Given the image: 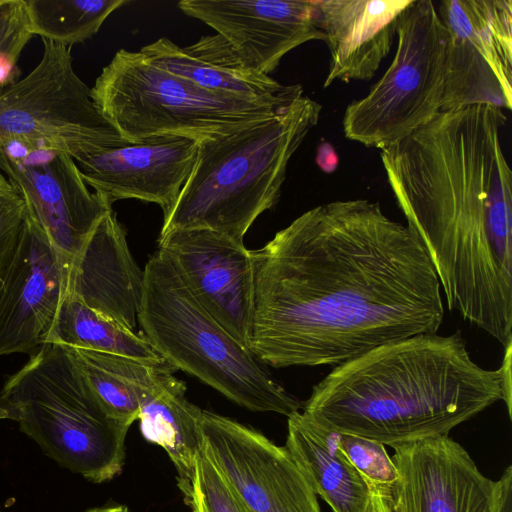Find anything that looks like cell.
Returning a JSON list of instances; mask_svg holds the SVG:
<instances>
[{
  "label": "cell",
  "mask_w": 512,
  "mask_h": 512,
  "mask_svg": "<svg viewBox=\"0 0 512 512\" xmlns=\"http://www.w3.org/2000/svg\"><path fill=\"white\" fill-rule=\"evenodd\" d=\"M158 249L203 308L248 348L253 266L244 243L208 229H177L159 235Z\"/></svg>",
  "instance_id": "cell-14"
},
{
  "label": "cell",
  "mask_w": 512,
  "mask_h": 512,
  "mask_svg": "<svg viewBox=\"0 0 512 512\" xmlns=\"http://www.w3.org/2000/svg\"><path fill=\"white\" fill-rule=\"evenodd\" d=\"M67 265L27 209L16 254L0 270V356L30 352L44 343Z\"/></svg>",
  "instance_id": "cell-16"
},
{
  "label": "cell",
  "mask_w": 512,
  "mask_h": 512,
  "mask_svg": "<svg viewBox=\"0 0 512 512\" xmlns=\"http://www.w3.org/2000/svg\"><path fill=\"white\" fill-rule=\"evenodd\" d=\"M143 288L144 270L135 262L112 209L68 263L63 294L135 332Z\"/></svg>",
  "instance_id": "cell-18"
},
{
  "label": "cell",
  "mask_w": 512,
  "mask_h": 512,
  "mask_svg": "<svg viewBox=\"0 0 512 512\" xmlns=\"http://www.w3.org/2000/svg\"><path fill=\"white\" fill-rule=\"evenodd\" d=\"M38 64L0 92V143L22 140L58 149L76 163L125 140L77 75L71 48L43 39Z\"/></svg>",
  "instance_id": "cell-9"
},
{
  "label": "cell",
  "mask_w": 512,
  "mask_h": 512,
  "mask_svg": "<svg viewBox=\"0 0 512 512\" xmlns=\"http://www.w3.org/2000/svg\"><path fill=\"white\" fill-rule=\"evenodd\" d=\"M200 448L245 512H321L288 450L254 428L202 410Z\"/></svg>",
  "instance_id": "cell-12"
},
{
  "label": "cell",
  "mask_w": 512,
  "mask_h": 512,
  "mask_svg": "<svg viewBox=\"0 0 512 512\" xmlns=\"http://www.w3.org/2000/svg\"><path fill=\"white\" fill-rule=\"evenodd\" d=\"M26 216L25 201L0 172V270L16 254Z\"/></svg>",
  "instance_id": "cell-28"
},
{
  "label": "cell",
  "mask_w": 512,
  "mask_h": 512,
  "mask_svg": "<svg viewBox=\"0 0 512 512\" xmlns=\"http://www.w3.org/2000/svg\"><path fill=\"white\" fill-rule=\"evenodd\" d=\"M0 406L61 467L93 483L121 474L131 425L106 412L65 346L42 344L8 377Z\"/></svg>",
  "instance_id": "cell-6"
},
{
  "label": "cell",
  "mask_w": 512,
  "mask_h": 512,
  "mask_svg": "<svg viewBox=\"0 0 512 512\" xmlns=\"http://www.w3.org/2000/svg\"><path fill=\"white\" fill-rule=\"evenodd\" d=\"M201 137L162 134L102 149L78 163L86 184L112 203L137 199L163 213L176 201L198 155Z\"/></svg>",
  "instance_id": "cell-17"
},
{
  "label": "cell",
  "mask_w": 512,
  "mask_h": 512,
  "mask_svg": "<svg viewBox=\"0 0 512 512\" xmlns=\"http://www.w3.org/2000/svg\"><path fill=\"white\" fill-rule=\"evenodd\" d=\"M65 347L81 368L106 412L112 418L129 425L138 419L143 394L158 381L163 372L177 370L166 361L152 363L112 353Z\"/></svg>",
  "instance_id": "cell-23"
},
{
  "label": "cell",
  "mask_w": 512,
  "mask_h": 512,
  "mask_svg": "<svg viewBox=\"0 0 512 512\" xmlns=\"http://www.w3.org/2000/svg\"><path fill=\"white\" fill-rule=\"evenodd\" d=\"M370 489L369 502L365 512H389L384 490L368 485Z\"/></svg>",
  "instance_id": "cell-33"
},
{
  "label": "cell",
  "mask_w": 512,
  "mask_h": 512,
  "mask_svg": "<svg viewBox=\"0 0 512 512\" xmlns=\"http://www.w3.org/2000/svg\"><path fill=\"white\" fill-rule=\"evenodd\" d=\"M139 52L154 66L217 93L276 99L303 91L300 84L283 85L250 69L218 34L203 36L187 47L162 37Z\"/></svg>",
  "instance_id": "cell-20"
},
{
  "label": "cell",
  "mask_w": 512,
  "mask_h": 512,
  "mask_svg": "<svg viewBox=\"0 0 512 512\" xmlns=\"http://www.w3.org/2000/svg\"><path fill=\"white\" fill-rule=\"evenodd\" d=\"M32 36L25 0H0V54L19 59Z\"/></svg>",
  "instance_id": "cell-29"
},
{
  "label": "cell",
  "mask_w": 512,
  "mask_h": 512,
  "mask_svg": "<svg viewBox=\"0 0 512 512\" xmlns=\"http://www.w3.org/2000/svg\"><path fill=\"white\" fill-rule=\"evenodd\" d=\"M137 319L167 363L239 406L287 417L300 411L302 402L203 308L159 249L144 268Z\"/></svg>",
  "instance_id": "cell-5"
},
{
  "label": "cell",
  "mask_w": 512,
  "mask_h": 512,
  "mask_svg": "<svg viewBox=\"0 0 512 512\" xmlns=\"http://www.w3.org/2000/svg\"><path fill=\"white\" fill-rule=\"evenodd\" d=\"M180 491L192 512H245L227 482L201 450L189 483Z\"/></svg>",
  "instance_id": "cell-26"
},
{
  "label": "cell",
  "mask_w": 512,
  "mask_h": 512,
  "mask_svg": "<svg viewBox=\"0 0 512 512\" xmlns=\"http://www.w3.org/2000/svg\"><path fill=\"white\" fill-rule=\"evenodd\" d=\"M502 397L499 370L477 364L460 331L422 333L335 366L301 413L325 428L392 447L448 435Z\"/></svg>",
  "instance_id": "cell-3"
},
{
  "label": "cell",
  "mask_w": 512,
  "mask_h": 512,
  "mask_svg": "<svg viewBox=\"0 0 512 512\" xmlns=\"http://www.w3.org/2000/svg\"><path fill=\"white\" fill-rule=\"evenodd\" d=\"M511 352L512 342L504 347V357L501 366L498 368L501 379V386L504 401L509 418L512 417V393H511Z\"/></svg>",
  "instance_id": "cell-30"
},
{
  "label": "cell",
  "mask_w": 512,
  "mask_h": 512,
  "mask_svg": "<svg viewBox=\"0 0 512 512\" xmlns=\"http://www.w3.org/2000/svg\"><path fill=\"white\" fill-rule=\"evenodd\" d=\"M29 27L55 43L68 46L92 38L108 16L128 0H25Z\"/></svg>",
  "instance_id": "cell-25"
},
{
  "label": "cell",
  "mask_w": 512,
  "mask_h": 512,
  "mask_svg": "<svg viewBox=\"0 0 512 512\" xmlns=\"http://www.w3.org/2000/svg\"><path fill=\"white\" fill-rule=\"evenodd\" d=\"M0 172L26 203L51 244L70 262L112 202L92 192L76 161L58 149L22 140L0 143Z\"/></svg>",
  "instance_id": "cell-11"
},
{
  "label": "cell",
  "mask_w": 512,
  "mask_h": 512,
  "mask_svg": "<svg viewBox=\"0 0 512 512\" xmlns=\"http://www.w3.org/2000/svg\"><path fill=\"white\" fill-rule=\"evenodd\" d=\"M445 32L441 111L488 105L512 108V1L443 0Z\"/></svg>",
  "instance_id": "cell-10"
},
{
  "label": "cell",
  "mask_w": 512,
  "mask_h": 512,
  "mask_svg": "<svg viewBox=\"0 0 512 512\" xmlns=\"http://www.w3.org/2000/svg\"><path fill=\"white\" fill-rule=\"evenodd\" d=\"M178 6L214 29L250 69L267 76L291 50L325 39L317 0H183Z\"/></svg>",
  "instance_id": "cell-15"
},
{
  "label": "cell",
  "mask_w": 512,
  "mask_h": 512,
  "mask_svg": "<svg viewBox=\"0 0 512 512\" xmlns=\"http://www.w3.org/2000/svg\"><path fill=\"white\" fill-rule=\"evenodd\" d=\"M251 258L248 348L265 365L337 366L436 333L443 322L440 283L422 242L378 202L311 208Z\"/></svg>",
  "instance_id": "cell-1"
},
{
  "label": "cell",
  "mask_w": 512,
  "mask_h": 512,
  "mask_svg": "<svg viewBox=\"0 0 512 512\" xmlns=\"http://www.w3.org/2000/svg\"><path fill=\"white\" fill-rule=\"evenodd\" d=\"M412 0H317L330 64L324 81L370 80L390 53Z\"/></svg>",
  "instance_id": "cell-19"
},
{
  "label": "cell",
  "mask_w": 512,
  "mask_h": 512,
  "mask_svg": "<svg viewBox=\"0 0 512 512\" xmlns=\"http://www.w3.org/2000/svg\"><path fill=\"white\" fill-rule=\"evenodd\" d=\"M504 110L441 111L380 150L407 226L422 242L448 308L503 347L512 342V172Z\"/></svg>",
  "instance_id": "cell-2"
},
{
  "label": "cell",
  "mask_w": 512,
  "mask_h": 512,
  "mask_svg": "<svg viewBox=\"0 0 512 512\" xmlns=\"http://www.w3.org/2000/svg\"><path fill=\"white\" fill-rule=\"evenodd\" d=\"M285 448L316 495L333 512H365L370 489L339 448L340 432L297 411L288 416Z\"/></svg>",
  "instance_id": "cell-21"
},
{
  "label": "cell",
  "mask_w": 512,
  "mask_h": 512,
  "mask_svg": "<svg viewBox=\"0 0 512 512\" xmlns=\"http://www.w3.org/2000/svg\"><path fill=\"white\" fill-rule=\"evenodd\" d=\"M398 478L383 489L389 512H498L501 482L458 442L438 435L392 446Z\"/></svg>",
  "instance_id": "cell-13"
},
{
  "label": "cell",
  "mask_w": 512,
  "mask_h": 512,
  "mask_svg": "<svg viewBox=\"0 0 512 512\" xmlns=\"http://www.w3.org/2000/svg\"><path fill=\"white\" fill-rule=\"evenodd\" d=\"M501 499L498 512H512V466L508 465L501 477Z\"/></svg>",
  "instance_id": "cell-32"
},
{
  "label": "cell",
  "mask_w": 512,
  "mask_h": 512,
  "mask_svg": "<svg viewBox=\"0 0 512 512\" xmlns=\"http://www.w3.org/2000/svg\"><path fill=\"white\" fill-rule=\"evenodd\" d=\"M102 115L129 142L162 134L204 137L272 116L302 95L250 99L209 91L120 49L91 88Z\"/></svg>",
  "instance_id": "cell-7"
},
{
  "label": "cell",
  "mask_w": 512,
  "mask_h": 512,
  "mask_svg": "<svg viewBox=\"0 0 512 512\" xmlns=\"http://www.w3.org/2000/svg\"><path fill=\"white\" fill-rule=\"evenodd\" d=\"M44 343L112 353L152 363L165 361L143 334L100 316L63 293Z\"/></svg>",
  "instance_id": "cell-24"
},
{
  "label": "cell",
  "mask_w": 512,
  "mask_h": 512,
  "mask_svg": "<svg viewBox=\"0 0 512 512\" xmlns=\"http://www.w3.org/2000/svg\"><path fill=\"white\" fill-rule=\"evenodd\" d=\"M83 512H130L127 506L122 504L104 505L93 507Z\"/></svg>",
  "instance_id": "cell-34"
},
{
  "label": "cell",
  "mask_w": 512,
  "mask_h": 512,
  "mask_svg": "<svg viewBox=\"0 0 512 512\" xmlns=\"http://www.w3.org/2000/svg\"><path fill=\"white\" fill-rule=\"evenodd\" d=\"M167 370L141 397L139 427L144 439L165 450L177 472V486L190 481L200 448L202 409L186 396V385Z\"/></svg>",
  "instance_id": "cell-22"
},
{
  "label": "cell",
  "mask_w": 512,
  "mask_h": 512,
  "mask_svg": "<svg viewBox=\"0 0 512 512\" xmlns=\"http://www.w3.org/2000/svg\"><path fill=\"white\" fill-rule=\"evenodd\" d=\"M322 106L302 95L270 117L199 139L194 168L160 234L208 229L244 243L279 200L288 163L318 124Z\"/></svg>",
  "instance_id": "cell-4"
},
{
  "label": "cell",
  "mask_w": 512,
  "mask_h": 512,
  "mask_svg": "<svg viewBox=\"0 0 512 512\" xmlns=\"http://www.w3.org/2000/svg\"><path fill=\"white\" fill-rule=\"evenodd\" d=\"M316 164L325 173L334 172L339 164V157L334 147L326 141H322L317 148Z\"/></svg>",
  "instance_id": "cell-31"
},
{
  "label": "cell",
  "mask_w": 512,
  "mask_h": 512,
  "mask_svg": "<svg viewBox=\"0 0 512 512\" xmlns=\"http://www.w3.org/2000/svg\"><path fill=\"white\" fill-rule=\"evenodd\" d=\"M396 37L389 68L344 112L345 137L365 147H390L441 112L445 32L434 3L412 0L399 17Z\"/></svg>",
  "instance_id": "cell-8"
},
{
  "label": "cell",
  "mask_w": 512,
  "mask_h": 512,
  "mask_svg": "<svg viewBox=\"0 0 512 512\" xmlns=\"http://www.w3.org/2000/svg\"><path fill=\"white\" fill-rule=\"evenodd\" d=\"M339 448L367 485L388 490L396 482L398 472L384 444L340 433Z\"/></svg>",
  "instance_id": "cell-27"
},
{
  "label": "cell",
  "mask_w": 512,
  "mask_h": 512,
  "mask_svg": "<svg viewBox=\"0 0 512 512\" xmlns=\"http://www.w3.org/2000/svg\"><path fill=\"white\" fill-rule=\"evenodd\" d=\"M10 419L9 413L3 407L0 406V419Z\"/></svg>",
  "instance_id": "cell-35"
},
{
  "label": "cell",
  "mask_w": 512,
  "mask_h": 512,
  "mask_svg": "<svg viewBox=\"0 0 512 512\" xmlns=\"http://www.w3.org/2000/svg\"><path fill=\"white\" fill-rule=\"evenodd\" d=\"M0 512H2V511L0 510Z\"/></svg>",
  "instance_id": "cell-36"
}]
</instances>
